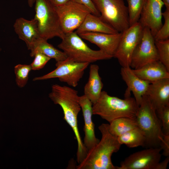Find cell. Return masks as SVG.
<instances>
[{"label": "cell", "instance_id": "1", "mask_svg": "<svg viewBox=\"0 0 169 169\" xmlns=\"http://www.w3.org/2000/svg\"><path fill=\"white\" fill-rule=\"evenodd\" d=\"M49 95L54 104L61 107L64 119L74 132L78 145L77 161L79 163L85 157L87 150L81 140L78 125V115L81 110L78 92L67 86L54 84L52 85L51 91Z\"/></svg>", "mask_w": 169, "mask_h": 169}, {"label": "cell", "instance_id": "2", "mask_svg": "<svg viewBox=\"0 0 169 169\" xmlns=\"http://www.w3.org/2000/svg\"><path fill=\"white\" fill-rule=\"evenodd\" d=\"M109 124L102 123L98 127L101 134L99 142L88 151L77 169H117L111 161L113 153L120 149L121 145L117 138L112 135L109 129Z\"/></svg>", "mask_w": 169, "mask_h": 169}, {"label": "cell", "instance_id": "3", "mask_svg": "<svg viewBox=\"0 0 169 169\" xmlns=\"http://www.w3.org/2000/svg\"><path fill=\"white\" fill-rule=\"evenodd\" d=\"M139 106L134 98L129 96L121 99L103 91L97 101L93 104V114L109 123L120 118L135 119Z\"/></svg>", "mask_w": 169, "mask_h": 169}, {"label": "cell", "instance_id": "4", "mask_svg": "<svg viewBox=\"0 0 169 169\" xmlns=\"http://www.w3.org/2000/svg\"><path fill=\"white\" fill-rule=\"evenodd\" d=\"M136 120L146 138L145 147H160L164 134L161 121L147 97L144 95L138 109Z\"/></svg>", "mask_w": 169, "mask_h": 169}, {"label": "cell", "instance_id": "5", "mask_svg": "<svg viewBox=\"0 0 169 169\" xmlns=\"http://www.w3.org/2000/svg\"><path fill=\"white\" fill-rule=\"evenodd\" d=\"M58 47L67 58L77 62L90 64L113 57L100 50L90 49L74 31L65 34Z\"/></svg>", "mask_w": 169, "mask_h": 169}, {"label": "cell", "instance_id": "6", "mask_svg": "<svg viewBox=\"0 0 169 169\" xmlns=\"http://www.w3.org/2000/svg\"><path fill=\"white\" fill-rule=\"evenodd\" d=\"M35 15L40 37L47 40L55 37L63 39V32L53 6L49 0H34Z\"/></svg>", "mask_w": 169, "mask_h": 169}, {"label": "cell", "instance_id": "7", "mask_svg": "<svg viewBox=\"0 0 169 169\" xmlns=\"http://www.w3.org/2000/svg\"><path fill=\"white\" fill-rule=\"evenodd\" d=\"M100 14V17L118 32L130 26L127 7L124 0H92Z\"/></svg>", "mask_w": 169, "mask_h": 169}, {"label": "cell", "instance_id": "8", "mask_svg": "<svg viewBox=\"0 0 169 169\" xmlns=\"http://www.w3.org/2000/svg\"><path fill=\"white\" fill-rule=\"evenodd\" d=\"M90 64L88 63L77 62L67 58L64 60L56 62V68L54 70L42 76L36 77L33 80L58 78L61 82L65 83L71 86L76 87Z\"/></svg>", "mask_w": 169, "mask_h": 169}, {"label": "cell", "instance_id": "9", "mask_svg": "<svg viewBox=\"0 0 169 169\" xmlns=\"http://www.w3.org/2000/svg\"><path fill=\"white\" fill-rule=\"evenodd\" d=\"M143 27L138 22L121 32V38L113 57L122 67L130 66L133 53L142 37Z\"/></svg>", "mask_w": 169, "mask_h": 169}, {"label": "cell", "instance_id": "10", "mask_svg": "<svg viewBox=\"0 0 169 169\" xmlns=\"http://www.w3.org/2000/svg\"><path fill=\"white\" fill-rule=\"evenodd\" d=\"M55 8L61 28L65 34L76 30L88 14L91 13L85 6L70 0Z\"/></svg>", "mask_w": 169, "mask_h": 169}, {"label": "cell", "instance_id": "11", "mask_svg": "<svg viewBox=\"0 0 169 169\" xmlns=\"http://www.w3.org/2000/svg\"><path fill=\"white\" fill-rule=\"evenodd\" d=\"M158 60L159 57L154 37L149 28H144L140 41L132 54L130 67L133 69H138Z\"/></svg>", "mask_w": 169, "mask_h": 169}, {"label": "cell", "instance_id": "12", "mask_svg": "<svg viewBox=\"0 0 169 169\" xmlns=\"http://www.w3.org/2000/svg\"><path fill=\"white\" fill-rule=\"evenodd\" d=\"M160 147L147 148L125 158L117 169H157L161 157Z\"/></svg>", "mask_w": 169, "mask_h": 169}, {"label": "cell", "instance_id": "13", "mask_svg": "<svg viewBox=\"0 0 169 169\" xmlns=\"http://www.w3.org/2000/svg\"><path fill=\"white\" fill-rule=\"evenodd\" d=\"M164 5L161 0H146L139 21L143 28L149 29L154 37L163 24Z\"/></svg>", "mask_w": 169, "mask_h": 169}, {"label": "cell", "instance_id": "14", "mask_svg": "<svg viewBox=\"0 0 169 169\" xmlns=\"http://www.w3.org/2000/svg\"><path fill=\"white\" fill-rule=\"evenodd\" d=\"M121 34V32L113 34L84 32L78 34L82 39L95 44L100 50L113 57Z\"/></svg>", "mask_w": 169, "mask_h": 169}, {"label": "cell", "instance_id": "15", "mask_svg": "<svg viewBox=\"0 0 169 169\" xmlns=\"http://www.w3.org/2000/svg\"><path fill=\"white\" fill-rule=\"evenodd\" d=\"M79 103L84 124L83 143L88 151L94 147L100 140L95 136V125L92 119V103L84 95L79 96Z\"/></svg>", "mask_w": 169, "mask_h": 169}, {"label": "cell", "instance_id": "16", "mask_svg": "<svg viewBox=\"0 0 169 169\" xmlns=\"http://www.w3.org/2000/svg\"><path fill=\"white\" fill-rule=\"evenodd\" d=\"M120 74L127 87L125 91V97L130 96L131 93L132 92L139 106L150 83L138 77L135 74L130 67H122Z\"/></svg>", "mask_w": 169, "mask_h": 169}, {"label": "cell", "instance_id": "17", "mask_svg": "<svg viewBox=\"0 0 169 169\" xmlns=\"http://www.w3.org/2000/svg\"><path fill=\"white\" fill-rule=\"evenodd\" d=\"M13 28L19 38L25 42L30 50L41 38L37 22L34 18L28 20L22 17L18 18L16 20Z\"/></svg>", "mask_w": 169, "mask_h": 169}, {"label": "cell", "instance_id": "18", "mask_svg": "<svg viewBox=\"0 0 169 169\" xmlns=\"http://www.w3.org/2000/svg\"><path fill=\"white\" fill-rule=\"evenodd\" d=\"M145 95L155 110L169 106V78L150 83Z\"/></svg>", "mask_w": 169, "mask_h": 169}, {"label": "cell", "instance_id": "19", "mask_svg": "<svg viewBox=\"0 0 169 169\" xmlns=\"http://www.w3.org/2000/svg\"><path fill=\"white\" fill-rule=\"evenodd\" d=\"M132 69L138 77L150 83L169 78V71L159 60L148 63L139 69Z\"/></svg>", "mask_w": 169, "mask_h": 169}, {"label": "cell", "instance_id": "20", "mask_svg": "<svg viewBox=\"0 0 169 169\" xmlns=\"http://www.w3.org/2000/svg\"><path fill=\"white\" fill-rule=\"evenodd\" d=\"M99 66L97 64L90 65L88 80L84 87V95L93 104L99 98L103 86L99 74Z\"/></svg>", "mask_w": 169, "mask_h": 169}, {"label": "cell", "instance_id": "21", "mask_svg": "<svg viewBox=\"0 0 169 169\" xmlns=\"http://www.w3.org/2000/svg\"><path fill=\"white\" fill-rule=\"evenodd\" d=\"M79 34L84 32L116 33H118L100 17L90 13L86 16L80 26L76 30Z\"/></svg>", "mask_w": 169, "mask_h": 169}, {"label": "cell", "instance_id": "22", "mask_svg": "<svg viewBox=\"0 0 169 169\" xmlns=\"http://www.w3.org/2000/svg\"><path fill=\"white\" fill-rule=\"evenodd\" d=\"M30 55L33 57L36 52H39L44 54L50 59H53L56 62L64 60L67 58L65 54L49 43L47 40L41 38L35 43L30 50Z\"/></svg>", "mask_w": 169, "mask_h": 169}, {"label": "cell", "instance_id": "23", "mask_svg": "<svg viewBox=\"0 0 169 169\" xmlns=\"http://www.w3.org/2000/svg\"><path fill=\"white\" fill-rule=\"evenodd\" d=\"M117 139L121 145L125 144L129 148L145 147L146 142L145 134L138 127L119 136Z\"/></svg>", "mask_w": 169, "mask_h": 169}, {"label": "cell", "instance_id": "24", "mask_svg": "<svg viewBox=\"0 0 169 169\" xmlns=\"http://www.w3.org/2000/svg\"><path fill=\"white\" fill-rule=\"evenodd\" d=\"M138 127L136 119L126 117L115 119L110 123L109 130L117 138L126 132Z\"/></svg>", "mask_w": 169, "mask_h": 169}, {"label": "cell", "instance_id": "25", "mask_svg": "<svg viewBox=\"0 0 169 169\" xmlns=\"http://www.w3.org/2000/svg\"><path fill=\"white\" fill-rule=\"evenodd\" d=\"M130 26L139 22L146 0H126Z\"/></svg>", "mask_w": 169, "mask_h": 169}, {"label": "cell", "instance_id": "26", "mask_svg": "<svg viewBox=\"0 0 169 169\" xmlns=\"http://www.w3.org/2000/svg\"><path fill=\"white\" fill-rule=\"evenodd\" d=\"M32 70L30 64H18L14 67L17 85L21 88L24 87L28 82V76Z\"/></svg>", "mask_w": 169, "mask_h": 169}, {"label": "cell", "instance_id": "27", "mask_svg": "<svg viewBox=\"0 0 169 169\" xmlns=\"http://www.w3.org/2000/svg\"><path fill=\"white\" fill-rule=\"evenodd\" d=\"M159 60L169 71V39L164 40L155 41Z\"/></svg>", "mask_w": 169, "mask_h": 169}, {"label": "cell", "instance_id": "28", "mask_svg": "<svg viewBox=\"0 0 169 169\" xmlns=\"http://www.w3.org/2000/svg\"><path fill=\"white\" fill-rule=\"evenodd\" d=\"M164 23L154 36L155 41L164 40L169 39V9H166L162 13Z\"/></svg>", "mask_w": 169, "mask_h": 169}, {"label": "cell", "instance_id": "29", "mask_svg": "<svg viewBox=\"0 0 169 169\" xmlns=\"http://www.w3.org/2000/svg\"><path fill=\"white\" fill-rule=\"evenodd\" d=\"M156 111L161 121L164 134L169 135V106L162 107Z\"/></svg>", "mask_w": 169, "mask_h": 169}, {"label": "cell", "instance_id": "30", "mask_svg": "<svg viewBox=\"0 0 169 169\" xmlns=\"http://www.w3.org/2000/svg\"><path fill=\"white\" fill-rule=\"evenodd\" d=\"M34 59L30 64L32 70H39L42 69L51 59L44 54L36 52L34 54Z\"/></svg>", "mask_w": 169, "mask_h": 169}, {"label": "cell", "instance_id": "31", "mask_svg": "<svg viewBox=\"0 0 169 169\" xmlns=\"http://www.w3.org/2000/svg\"><path fill=\"white\" fill-rule=\"evenodd\" d=\"M77 3L82 4L87 7L92 14L98 16L100 14L96 8L92 0H70Z\"/></svg>", "mask_w": 169, "mask_h": 169}, {"label": "cell", "instance_id": "32", "mask_svg": "<svg viewBox=\"0 0 169 169\" xmlns=\"http://www.w3.org/2000/svg\"><path fill=\"white\" fill-rule=\"evenodd\" d=\"M160 147L163 151V155L166 157L169 156V135H164L161 143Z\"/></svg>", "mask_w": 169, "mask_h": 169}, {"label": "cell", "instance_id": "33", "mask_svg": "<svg viewBox=\"0 0 169 169\" xmlns=\"http://www.w3.org/2000/svg\"><path fill=\"white\" fill-rule=\"evenodd\" d=\"M169 161V156L166 157L163 161L160 162L158 164L157 169H166Z\"/></svg>", "mask_w": 169, "mask_h": 169}, {"label": "cell", "instance_id": "34", "mask_svg": "<svg viewBox=\"0 0 169 169\" xmlns=\"http://www.w3.org/2000/svg\"><path fill=\"white\" fill-rule=\"evenodd\" d=\"M54 7L63 5L70 0H49Z\"/></svg>", "mask_w": 169, "mask_h": 169}, {"label": "cell", "instance_id": "35", "mask_svg": "<svg viewBox=\"0 0 169 169\" xmlns=\"http://www.w3.org/2000/svg\"><path fill=\"white\" fill-rule=\"evenodd\" d=\"M165 5L166 9H169V0H161Z\"/></svg>", "mask_w": 169, "mask_h": 169}, {"label": "cell", "instance_id": "36", "mask_svg": "<svg viewBox=\"0 0 169 169\" xmlns=\"http://www.w3.org/2000/svg\"><path fill=\"white\" fill-rule=\"evenodd\" d=\"M28 6L30 7H32L34 3V0H28Z\"/></svg>", "mask_w": 169, "mask_h": 169}, {"label": "cell", "instance_id": "37", "mask_svg": "<svg viewBox=\"0 0 169 169\" xmlns=\"http://www.w3.org/2000/svg\"><path fill=\"white\" fill-rule=\"evenodd\" d=\"M1 48H0V52H1Z\"/></svg>", "mask_w": 169, "mask_h": 169}]
</instances>
